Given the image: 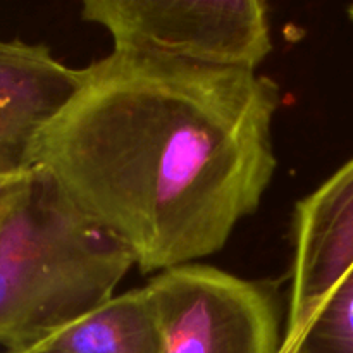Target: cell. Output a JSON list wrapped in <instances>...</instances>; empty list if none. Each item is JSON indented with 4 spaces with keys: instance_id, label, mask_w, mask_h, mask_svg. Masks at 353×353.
<instances>
[{
    "instance_id": "1",
    "label": "cell",
    "mask_w": 353,
    "mask_h": 353,
    "mask_svg": "<svg viewBox=\"0 0 353 353\" xmlns=\"http://www.w3.org/2000/svg\"><path fill=\"white\" fill-rule=\"evenodd\" d=\"M45 128L34 169L143 274L196 264L259 209L281 93L257 71L112 50Z\"/></svg>"
},
{
    "instance_id": "2",
    "label": "cell",
    "mask_w": 353,
    "mask_h": 353,
    "mask_svg": "<svg viewBox=\"0 0 353 353\" xmlns=\"http://www.w3.org/2000/svg\"><path fill=\"white\" fill-rule=\"evenodd\" d=\"M131 252L34 169L0 223V345L31 347L114 299Z\"/></svg>"
},
{
    "instance_id": "3",
    "label": "cell",
    "mask_w": 353,
    "mask_h": 353,
    "mask_svg": "<svg viewBox=\"0 0 353 353\" xmlns=\"http://www.w3.org/2000/svg\"><path fill=\"white\" fill-rule=\"evenodd\" d=\"M281 353H353V157L295 207Z\"/></svg>"
},
{
    "instance_id": "4",
    "label": "cell",
    "mask_w": 353,
    "mask_h": 353,
    "mask_svg": "<svg viewBox=\"0 0 353 353\" xmlns=\"http://www.w3.org/2000/svg\"><path fill=\"white\" fill-rule=\"evenodd\" d=\"M81 17L114 48L207 68L257 71L272 52L261 0H85Z\"/></svg>"
},
{
    "instance_id": "5",
    "label": "cell",
    "mask_w": 353,
    "mask_h": 353,
    "mask_svg": "<svg viewBox=\"0 0 353 353\" xmlns=\"http://www.w3.org/2000/svg\"><path fill=\"white\" fill-rule=\"evenodd\" d=\"M161 353H281L278 303L257 281L202 264L159 272L145 285Z\"/></svg>"
},
{
    "instance_id": "6",
    "label": "cell",
    "mask_w": 353,
    "mask_h": 353,
    "mask_svg": "<svg viewBox=\"0 0 353 353\" xmlns=\"http://www.w3.org/2000/svg\"><path fill=\"white\" fill-rule=\"evenodd\" d=\"M83 72L45 45L0 38V179L34 171L38 140L78 92Z\"/></svg>"
},
{
    "instance_id": "7",
    "label": "cell",
    "mask_w": 353,
    "mask_h": 353,
    "mask_svg": "<svg viewBox=\"0 0 353 353\" xmlns=\"http://www.w3.org/2000/svg\"><path fill=\"white\" fill-rule=\"evenodd\" d=\"M3 353H133L121 324L103 310L21 350Z\"/></svg>"
},
{
    "instance_id": "8",
    "label": "cell",
    "mask_w": 353,
    "mask_h": 353,
    "mask_svg": "<svg viewBox=\"0 0 353 353\" xmlns=\"http://www.w3.org/2000/svg\"><path fill=\"white\" fill-rule=\"evenodd\" d=\"M30 174L21 176V178L0 179V223H2L6 214L9 212L10 207L16 203V200L23 193L24 186H26L28 179H30Z\"/></svg>"
},
{
    "instance_id": "9",
    "label": "cell",
    "mask_w": 353,
    "mask_h": 353,
    "mask_svg": "<svg viewBox=\"0 0 353 353\" xmlns=\"http://www.w3.org/2000/svg\"><path fill=\"white\" fill-rule=\"evenodd\" d=\"M347 12H348V17H350V21H352V23H353V3H352L350 7H348V10H347Z\"/></svg>"
}]
</instances>
